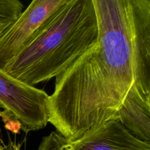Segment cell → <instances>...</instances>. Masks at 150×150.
Returning a JSON list of instances; mask_svg holds the SVG:
<instances>
[{"label": "cell", "instance_id": "1", "mask_svg": "<svg viewBox=\"0 0 150 150\" xmlns=\"http://www.w3.org/2000/svg\"><path fill=\"white\" fill-rule=\"evenodd\" d=\"M96 43L56 77L50 114L87 132L115 119L134 87L150 93V0H91Z\"/></svg>", "mask_w": 150, "mask_h": 150}, {"label": "cell", "instance_id": "2", "mask_svg": "<svg viewBox=\"0 0 150 150\" xmlns=\"http://www.w3.org/2000/svg\"><path fill=\"white\" fill-rule=\"evenodd\" d=\"M91 0H69L2 70L26 84L56 77L96 43Z\"/></svg>", "mask_w": 150, "mask_h": 150}, {"label": "cell", "instance_id": "3", "mask_svg": "<svg viewBox=\"0 0 150 150\" xmlns=\"http://www.w3.org/2000/svg\"><path fill=\"white\" fill-rule=\"evenodd\" d=\"M38 150H150V144L134 137L118 120H111L74 140L52 131L43 137Z\"/></svg>", "mask_w": 150, "mask_h": 150}, {"label": "cell", "instance_id": "4", "mask_svg": "<svg viewBox=\"0 0 150 150\" xmlns=\"http://www.w3.org/2000/svg\"><path fill=\"white\" fill-rule=\"evenodd\" d=\"M48 98L45 91L18 81L0 69V105L15 115L24 132L46 127Z\"/></svg>", "mask_w": 150, "mask_h": 150}, {"label": "cell", "instance_id": "5", "mask_svg": "<svg viewBox=\"0 0 150 150\" xmlns=\"http://www.w3.org/2000/svg\"><path fill=\"white\" fill-rule=\"evenodd\" d=\"M69 0H32L0 36V69L14 57Z\"/></svg>", "mask_w": 150, "mask_h": 150}, {"label": "cell", "instance_id": "6", "mask_svg": "<svg viewBox=\"0 0 150 150\" xmlns=\"http://www.w3.org/2000/svg\"><path fill=\"white\" fill-rule=\"evenodd\" d=\"M116 120L134 137L150 139V94L132 87L116 115Z\"/></svg>", "mask_w": 150, "mask_h": 150}, {"label": "cell", "instance_id": "7", "mask_svg": "<svg viewBox=\"0 0 150 150\" xmlns=\"http://www.w3.org/2000/svg\"><path fill=\"white\" fill-rule=\"evenodd\" d=\"M22 8L19 0H0V36L18 18Z\"/></svg>", "mask_w": 150, "mask_h": 150}, {"label": "cell", "instance_id": "8", "mask_svg": "<svg viewBox=\"0 0 150 150\" xmlns=\"http://www.w3.org/2000/svg\"><path fill=\"white\" fill-rule=\"evenodd\" d=\"M5 128L13 133L17 134L21 129V124L17 118H13L5 123Z\"/></svg>", "mask_w": 150, "mask_h": 150}, {"label": "cell", "instance_id": "9", "mask_svg": "<svg viewBox=\"0 0 150 150\" xmlns=\"http://www.w3.org/2000/svg\"><path fill=\"white\" fill-rule=\"evenodd\" d=\"M1 150H20V145L9 141L7 145H4Z\"/></svg>", "mask_w": 150, "mask_h": 150}, {"label": "cell", "instance_id": "10", "mask_svg": "<svg viewBox=\"0 0 150 150\" xmlns=\"http://www.w3.org/2000/svg\"><path fill=\"white\" fill-rule=\"evenodd\" d=\"M0 108H2L1 105H0ZM1 111H0V115H1ZM1 142H2V143H3L2 141V140H1V139L0 138V150L2 149V146H2V145H1Z\"/></svg>", "mask_w": 150, "mask_h": 150}]
</instances>
